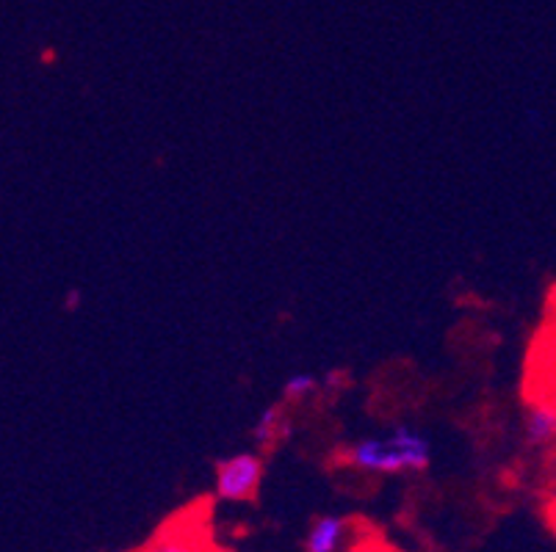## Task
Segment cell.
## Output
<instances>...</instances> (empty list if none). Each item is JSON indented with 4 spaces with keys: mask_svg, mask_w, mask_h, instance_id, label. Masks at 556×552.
<instances>
[{
    "mask_svg": "<svg viewBox=\"0 0 556 552\" xmlns=\"http://www.w3.org/2000/svg\"><path fill=\"white\" fill-rule=\"evenodd\" d=\"M343 459L355 470L374 475L421 473L432 462V439L416 425H393L386 437H368L349 445Z\"/></svg>",
    "mask_w": 556,
    "mask_h": 552,
    "instance_id": "6da1fadb",
    "label": "cell"
},
{
    "mask_svg": "<svg viewBox=\"0 0 556 552\" xmlns=\"http://www.w3.org/2000/svg\"><path fill=\"white\" fill-rule=\"evenodd\" d=\"M263 480V459L257 453L227 455L216 464V498L225 503H244L255 498Z\"/></svg>",
    "mask_w": 556,
    "mask_h": 552,
    "instance_id": "7a4b0ae2",
    "label": "cell"
},
{
    "mask_svg": "<svg viewBox=\"0 0 556 552\" xmlns=\"http://www.w3.org/2000/svg\"><path fill=\"white\" fill-rule=\"evenodd\" d=\"M139 552H222L197 516H178L159 530Z\"/></svg>",
    "mask_w": 556,
    "mask_h": 552,
    "instance_id": "3957f363",
    "label": "cell"
},
{
    "mask_svg": "<svg viewBox=\"0 0 556 552\" xmlns=\"http://www.w3.org/2000/svg\"><path fill=\"white\" fill-rule=\"evenodd\" d=\"M523 434L526 442L534 448H545V445L556 442V401L554 398H538L526 407L523 414Z\"/></svg>",
    "mask_w": 556,
    "mask_h": 552,
    "instance_id": "277c9868",
    "label": "cell"
},
{
    "mask_svg": "<svg viewBox=\"0 0 556 552\" xmlns=\"http://www.w3.org/2000/svg\"><path fill=\"white\" fill-rule=\"evenodd\" d=\"M346 519L338 514H325L318 516L316 523H313L311 534H307L305 547L307 552H338L341 550L343 539H346Z\"/></svg>",
    "mask_w": 556,
    "mask_h": 552,
    "instance_id": "5b68a950",
    "label": "cell"
},
{
    "mask_svg": "<svg viewBox=\"0 0 556 552\" xmlns=\"http://www.w3.org/2000/svg\"><path fill=\"white\" fill-rule=\"evenodd\" d=\"M288 432H291V418H288L286 407L282 403H271V407L263 409L261 418L252 425V439L261 448H271L282 437H288Z\"/></svg>",
    "mask_w": 556,
    "mask_h": 552,
    "instance_id": "8992f818",
    "label": "cell"
},
{
    "mask_svg": "<svg viewBox=\"0 0 556 552\" xmlns=\"http://www.w3.org/2000/svg\"><path fill=\"white\" fill-rule=\"evenodd\" d=\"M321 387V382H318L316 373H291V376L282 382V398H286L288 403H296V401H305L307 395H313L316 389Z\"/></svg>",
    "mask_w": 556,
    "mask_h": 552,
    "instance_id": "52a82bcc",
    "label": "cell"
},
{
    "mask_svg": "<svg viewBox=\"0 0 556 552\" xmlns=\"http://www.w3.org/2000/svg\"><path fill=\"white\" fill-rule=\"evenodd\" d=\"M551 516H554V525H556V505H554V511H551Z\"/></svg>",
    "mask_w": 556,
    "mask_h": 552,
    "instance_id": "ba28073f",
    "label": "cell"
},
{
    "mask_svg": "<svg viewBox=\"0 0 556 552\" xmlns=\"http://www.w3.org/2000/svg\"><path fill=\"white\" fill-rule=\"evenodd\" d=\"M554 401H556V398H554Z\"/></svg>",
    "mask_w": 556,
    "mask_h": 552,
    "instance_id": "9c48e42d",
    "label": "cell"
}]
</instances>
